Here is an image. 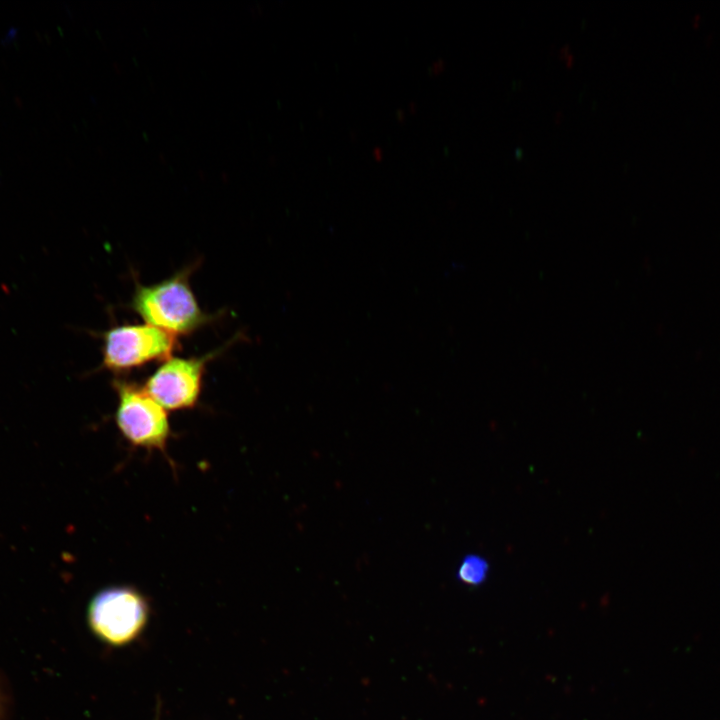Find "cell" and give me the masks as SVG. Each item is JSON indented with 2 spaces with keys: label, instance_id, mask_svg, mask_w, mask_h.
I'll use <instances>...</instances> for the list:
<instances>
[{
  "label": "cell",
  "instance_id": "1",
  "mask_svg": "<svg viewBox=\"0 0 720 720\" xmlns=\"http://www.w3.org/2000/svg\"><path fill=\"white\" fill-rule=\"evenodd\" d=\"M193 267L151 285L137 284L130 302L132 310L147 324L174 336L188 335L210 321L190 286Z\"/></svg>",
  "mask_w": 720,
  "mask_h": 720
},
{
  "label": "cell",
  "instance_id": "2",
  "mask_svg": "<svg viewBox=\"0 0 720 720\" xmlns=\"http://www.w3.org/2000/svg\"><path fill=\"white\" fill-rule=\"evenodd\" d=\"M148 604L144 596L129 586H112L99 591L90 600L88 624L101 640L123 645L144 628L148 618Z\"/></svg>",
  "mask_w": 720,
  "mask_h": 720
},
{
  "label": "cell",
  "instance_id": "3",
  "mask_svg": "<svg viewBox=\"0 0 720 720\" xmlns=\"http://www.w3.org/2000/svg\"><path fill=\"white\" fill-rule=\"evenodd\" d=\"M117 427L134 446L163 451L170 435L166 410L136 383L116 379Z\"/></svg>",
  "mask_w": 720,
  "mask_h": 720
},
{
  "label": "cell",
  "instance_id": "4",
  "mask_svg": "<svg viewBox=\"0 0 720 720\" xmlns=\"http://www.w3.org/2000/svg\"><path fill=\"white\" fill-rule=\"evenodd\" d=\"M102 366L124 372L172 357L176 336L150 324L114 326L103 333Z\"/></svg>",
  "mask_w": 720,
  "mask_h": 720
},
{
  "label": "cell",
  "instance_id": "5",
  "mask_svg": "<svg viewBox=\"0 0 720 720\" xmlns=\"http://www.w3.org/2000/svg\"><path fill=\"white\" fill-rule=\"evenodd\" d=\"M226 346L199 357H170L162 361L143 388L165 410L193 408L201 394L206 364Z\"/></svg>",
  "mask_w": 720,
  "mask_h": 720
},
{
  "label": "cell",
  "instance_id": "6",
  "mask_svg": "<svg viewBox=\"0 0 720 720\" xmlns=\"http://www.w3.org/2000/svg\"><path fill=\"white\" fill-rule=\"evenodd\" d=\"M489 572V563L483 557L469 554L463 558L457 570V578L464 584L477 586L482 584Z\"/></svg>",
  "mask_w": 720,
  "mask_h": 720
},
{
  "label": "cell",
  "instance_id": "7",
  "mask_svg": "<svg viewBox=\"0 0 720 720\" xmlns=\"http://www.w3.org/2000/svg\"><path fill=\"white\" fill-rule=\"evenodd\" d=\"M13 697L6 677L0 672V720H11Z\"/></svg>",
  "mask_w": 720,
  "mask_h": 720
}]
</instances>
